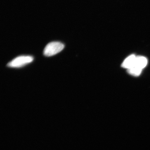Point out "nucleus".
I'll list each match as a JSON object with an SVG mask.
<instances>
[{
  "mask_svg": "<svg viewBox=\"0 0 150 150\" xmlns=\"http://www.w3.org/2000/svg\"><path fill=\"white\" fill-rule=\"evenodd\" d=\"M64 47L63 43L59 42H52L47 45L44 50L45 56L50 57L56 55Z\"/></svg>",
  "mask_w": 150,
  "mask_h": 150,
  "instance_id": "nucleus-1",
  "label": "nucleus"
},
{
  "mask_svg": "<svg viewBox=\"0 0 150 150\" xmlns=\"http://www.w3.org/2000/svg\"><path fill=\"white\" fill-rule=\"evenodd\" d=\"M33 60V57L31 56H19L9 62L7 66L12 68H19L31 63Z\"/></svg>",
  "mask_w": 150,
  "mask_h": 150,
  "instance_id": "nucleus-2",
  "label": "nucleus"
},
{
  "mask_svg": "<svg viewBox=\"0 0 150 150\" xmlns=\"http://www.w3.org/2000/svg\"><path fill=\"white\" fill-rule=\"evenodd\" d=\"M136 56L133 54L128 56L123 61L122 64V67L127 70L134 67L135 63Z\"/></svg>",
  "mask_w": 150,
  "mask_h": 150,
  "instance_id": "nucleus-3",
  "label": "nucleus"
},
{
  "mask_svg": "<svg viewBox=\"0 0 150 150\" xmlns=\"http://www.w3.org/2000/svg\"><path fill=\"white\" fill-rule=\"evenodd\" d=\"M147 60L146 58L143 56H139L136 57L134 67H137L142 70L147 65Z\"/></svg>",
  "mask_w": 150,
  "mask_h": 150,
  "instance_id": "nucleus-4",
  "label": "nucleus"
},
{
  "mask_svg": "<svg viewBox=\"0 0 150 150\" xmlns=\"http://www.w3.org/2000/svg\"><path fill=\"white\" fill-rule=\"evenodd\" d=\"M142 69L137 68L136 67H133L132 68L127 70V72L129 74L134 76H138L142 72Z\"/></svg>",
  "mask_w": 150,
  "mask_h": 150,
  "instance_id": "nucleus-5",
  "label": "nucleus"
}]
</instances>
